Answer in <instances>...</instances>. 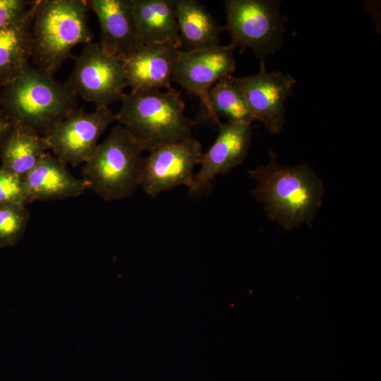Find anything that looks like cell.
Segmentation results:
<instances>
[{
	"label": "cell",
	"instance_id": "1",
	"mask_svg": "<svg viewBox=\"0 0 381 381\" xmlns=\"http://www.w3.org/2000/svg\"><path fill=\"white\" fill-rule=\"evenodd\" d=\"M248 172L256 181L252 193L264 205L270 219L286 230L310 223L322 204L324 189L308 164L282 166L276 162V153L271 151L267 165Z\"/></svg>",
	"mask_w": 381,
	"mask_h": 381
},
{
	"label": "cell",
	"instance_id": "2",
	"mask_svg": "<svg viewBox=\"0 0 381 381\" xmlns=\"http://www.w3.org/2000/svg\"><path fill=\"white\" fill-rule=\"evenodd\" d=\"M77 97L30 64L0 88V109L11 126L44 135L77 108Z\"/></svg>",
	"mask_w": 381,
	"mask_h": 381
},
{
	"label": "cell",
	"instance_id": "3",
	"mask_svg": "<svg viewBox=\"0 0 381 381\" xmlns=\"http://www.w3.org/2000/svg\"><path fill=\"white\" fill-rule=\"evenodd\" d=\"M181 93L172 88L131 90L125 93L116 122L149 152L192 138L195 123L184 113Z\"/></svg>",
	"mask_w": 381,
	"mask_h": 381
},
{
	"label": "cell",
	"instance_id": "4",
	"mask_svg": "<svg viewBox=\"0 0 381 381\" xmlns=\"http://www.w3.org/2000/svg\"><path fill=\"white\" fill-rule=\"evenodd\" d=\"M85 0H36L32 27L33 66L50 75L79 44L91 42Z\"/></svg>",
	"mask_w": 381,
	"mask_h": 381
},
{
	"label": "cell",
	"instance_id": "5",
	"mask_svg": "<svg viewBox=\"0 0 381 381\" xmlns=\"http://www.w3.org/2000/svg\"><path fill=\"white\" fill-rule=\"evenodd\" d=\"M143 150L130 133L114 126L82 167L87 188L106 201L132 195L140 187Z\"/></svg>",
	"mask_w": 381,
	"mask_h": 381
},
{
	"label": "cell",
	"instance_id": "6",
	"mask_svg": "<svg viewBox=\"0 0 381 381\" xmlns=\"http://www.w3.org/2000/svg\"><path fill=\"white\" fill-rule=\"evenodd\" d=\"M277 0H226L224 1L226 23L224 26L231 37L230 44L240 47V52L251 49L265 68L268 55L283 44L288 18L279 12Z\"/></svg>",
	"mask_w": 381,
	"mask_h": 381
},
{
	"label": "cell",
	"instance_id": "7",
	"mask_svg": "<svg viewBox=\"0 0 381 381\" xmlns=\"http://www.w3.org/2000/svg\"><path fill=\"white\" fill-rule=\"evenodd\" d=\"M66 87L77 97L96 107L121 101L127 87L123 62L107 52L99 42L86 44L74 59Z\"/></svg>",
	"mask_w": 381,
	"mask_h": 381
},
{
	"label": "cell",
	"instance_id": "8",
	"mask_svg": "<svg viewBox=\"0 0 381 381\" xmlns=\"http://www.w3.org/2000/svg\"><path fill=\"white\" fill-rule=\"evenodd\" d=\"M116 122L109 107L86 112L77 107L44 135L49 152L65 164H84L93 155L106 129Z\"/></svg>",
	"mask_w": 381,
	"mask_h": 381
},
{
	"label": "cell",
	"instance_id": "9",
	"mask_svg": "<svg viewBox=\"0 0 381 381\" xmlns=\"http://www.w3.org/2000/svg\"><path fill=\"white\" fill-rule=\"evenodd\" d=\"M202 145L190 138L162 146L144 157L140 187L155 198L179 186H190L202 157Z\"/></svg>",
	"mask_w": 381,
	"mask_h": 381
},
{
	"label": "cell",
	"instance_id": "10",
	"mask_svg": "<svg viewBox=\"0 0 381 381\" xmlns=\"http://www.w3.org/2000/svg\"><path fill=\"white\" fill-rule=\"evenodd\" d=\"M233 80L241 91L254 121L261 122L271 133H278L285 121L286 102L296 80L282 71L258 73Z\"/></svg>",
	"mask_w": 381,
	"mask_h": 381
},
{
	"label": "cell",
	"instance_id": "11",
	"mask_svg": "<svg viewBox=\"0 0 381 381\" xmlns=\"http://www.w3.org/2000/svg\"><path fill=\"white\" fill-rule=\"evenodd\" d=\"M218 135L202 153L200 169L194 174L188 189L191 195L205 192L219 174H226L241 164L246 157L252 138L251 123L245 122H216Z\"/></svg>",
	"mask_w": 381,
	"mask_h": 381
},
{
	"label": "cell",
	"instance_id": "12",
	"mask_svg": "<svg viewBox=\"0 0 381 381\" xmlns=\"http://www.w3.org/2000/svg\"><path fill=\"white\" fill-rule=\"evenodd\" d=\"M235 49L230 44L191 52L180 49L171 80L188 94L198 97L205 109L211 87L234 71Z\"/></svg>",
	"mask_w": 381,
	"mask_h": 381
},
{
	"label": "cell",
	"instance_id": "13",
	"mask_svg": "<svg viewBox=\"0 0 381 381\" xmlns=\"http://www.w3.org/2000/svg\"><path fill=\"white\" fill-rule=\"evenodd\" d=\"M180 49L169 42L140 44L123 60L127 86L131 90H171Z\"/></svg>",
	"mask_w": 381,
	"mask_h": 381
},
{
	"label": "cell",
	"instance_id": "14",
	"mask_svg": "<svg viewBox=\"0 0 381 381\" xmlns=\"http://www.w3.org/2000/svg\"><path fill=\"white\" fill-rule=\"evenodd\" d=\"M100 28L99 43L122 61L140 44L133 15V0H88Z\"/></svg>",
	"mask_w": 381,
	"mask_h": 381
},
{
	"label": "cell",
	"instance_id": "15",
	"mask_svg": "<svg viewBox=\"0 0 381 381\" xmlns=\"http://www.w3.org/2000/svg\"><path fill=\"white\" fill-rule=\"evenodd\" d=\"M23 179L32 202L75 198L87 189L83 179L74 176L49 151Z\"/></svg>",
	"mask_w": 381,
	"mask_h": 381
},
{
	"label": "cell",
	"instance_id": "16",
	"mask_svg": "<svg viewBox=\"0 0 381 381\" xmlns=\"http://www.w3.org/2000/svg\"><path fill=\"white\" fill-rule=\"evenodd\" d=\"M176 19L181 50L191 52L220 45L224 27L198 1L176 0Z\"/></svg>",
	"mask_w": 381,
	"mask_h": 381
},
{
	"label": "cell",
	"instance_id": "17",
	"mask_svg": "<svg viewBox=\"0 0 381 381\" xmlns=\"http://www.w3.org/2000/svg\"><path fill=\"white\" fill-rule=\"evenodd\" d=\"M133 9L140 44L169 42L181 49L176 0H133Z\"/></svg>",
	"mask_w": 381,
	"mask_h": 381
},
{
	"label": "cell",
	"instance_id": "18",
	"mask_svg": "<svg viewBox=\"0 0 381 381\" xmlns=\"http://www.w3.org/2000/svg\"><path fill=\"white\" fill-rule=\"evenodd\" d=\"M35 3L22 18L0 30V88L30 65Z\"/></svg>",
	"mask_w": 381,
	"mask_h": 381
},
{
	"label": "cell",
	"instance_id": "19",
	"mask_svg": "<svg viewBox=\"0 0 381 381\" xmlns=\"http://www.w3.org/2000/svg\"><path fill=\"white\" fill-rule=\"evenodd\" d=\"M48 151L44 135L11 126L0 147V167L24 177Z\"/></svg>",
	"mask_w": 381,
	"mask_h": 381
},
{
	"label": "cell",
	"instance_id": "20",
	"mask_svg": "<svg viewBox=\"0 0 381 381\" xmlns=\"http://www.w3.org/2000/svg\"><path fill=\"white\" fill-rule=\"evenodd\" d=\"M207 100V107L202 109L193 120L195 125L205 121L216 123L219 118H225L231 122L251 123L254 121L232 75L221 79L211 87Z\"/></svg>",
	"mask_w": 381,
	"mask_h": 381
},
{
	"label": "cell",
	"instance_id": "21",
	"mask_svg": "<svg viewBox=\"0 0 381 381\" xmlns=\"http://www.w3.org/2000/svg\"><path fill=\"white\" fill-rule=\"evenodd\" d=\"M30 218L25 205L0 204V248L16 245L24 236Z\"/></svg>",
	"mask_w": 381,
	"mask_h": 381
},
{
	"label": "cell",
	"instance_id": "22",
	"mask_svg": "<svg viewBox=\"0 0 381 381\" xmlns=\"http://www.w3.org/2000/svg\"><path fill=\"white\" fill-rule=\"evenodd\" d=\"M31 202L23 177L0 167V204L27 206Z\"/></svg>",
	"mask_w": 381,
	"mask_h": 381
},
{
	"label": "cell",
	"instance_id": "23",
	"mask_svg": "<svg viewBox=\"0 0 381 381\" xmlns=\"http://www.w3.org/2000/svg\"><path fill=\"white\" fill-rule=\"evenodd\" d=\"M34 2L35 0H0V30L22 18Z\"/></svg>",
	"mask_w": 381,
	"mask_h": 381
},
{
	"label": "cell",
	"instance_id": "24",
	"mask_svg": "<svg viewBox=\"0 0 381 381\" xmlns=\"http://www.w3.org/2000/svg\"><path fill=\"white\" fill-rule=\"evenodd\" d=\"M11 127V123L6 119L0 120V147Z\"/></svg>",
	"mask_w": 381,
	"mask_h": 381
},
{
	"label": "cell",
	"instance_id": "25",
	"mask_svg": "<svg viewBox=\"0 0 381 381\" xmlns=\"http://www.w3.org/2000/svg\"><path fill=\"white\" fill-rule=\"evenodd\" d=\"M4 119H6V118L4 116L1 109H0V120Z\"/></svg>",
	"mask_w": 381,
	"mask_h": 381
}]
</instances>
